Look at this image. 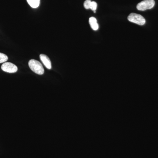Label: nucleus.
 <instances>
[{
  "label": "nucleus",
  "mask_w": 158,
  "mask_h": 158,
  "mask_svg": "<svg viewBox=\"0 0 158 158\" xmlns=\"http://www.w3.org/2000/svg\"><path fill=\"white\" fill-rule=\"evenodd\" d=\"M29 66L31 70L37 74L42 75L44 73L42 64L37 60L31 59L29 62Z\"/></svg>",
  "instance_id": "f257e3e1"
},
{
  "label": "nucleus",
  "mask_w": 158,
  "mask_h": 158,
  "mask_svg": "<svg viewBox=\"0 0 158 158\" xmlns=\"http://www.w3.org/2000/svg\"><path fill=\"white\" fill-rule=\"evenodd\" d=\"M128 20L131 22L135 23L139 25H144L146 23L145 19L142 15L136 13H132L128 17Z\"/></svg>",
  "instance_id": "f03ea898"
},
{
  "label": "nucleus",
  "mask_w": 158,
  "mask_h": 158,
  "mask_svg": "<svg viewBox=\"0 0 158 158\" xmlns=\"http://www.w3.org/2000/svg\"><path fill=\"white\" fill-rule=\"evenodd\" d=\"M155 4L154 0H144L137 6V9L140 11H145L153 8Z\"/></svg>",
  "instance_id": "7ed1b4c3"
},
{
  "label": "nucleus",
  "mask_w": 158,
  "mask_h": 158,
  "mask_svg": "<svg viewBox=\"0 0 158 158\" xmlns=\"http://www.w3.org/2000/svg\"><path fill=\"white\" fill-rule=\"evenodd\" d=\"M2 70L9 73H15L18 70L17 66L11 62H5L2 65Z\"/></svg>",
  "instance_id": "20e7f679"
},
{
  "label": "nucleus",
  "mask_w": 158,
  "mask_h": 158,
  "mask_svg": "<svg viewBox=\"0 0 158 158\" xmlns=\"http://www.w3.org/2000/svg\"><path fill=\"white\" fill-rule=\"evenodd\" d=\"M40 60L43 63L44 65L48 69H52V63L49 58L46 55L41 54L40 56Z\"/></svg>",
  "instance_id": "39448f33"
},
{
  "label": "nucleus",
  "mask_w": 158,
  "mask_h": 158,
  "mask_svg": "<svg viewBox=\"0 0 158 158\" xmlns=\"http://www.w3.org/2000/svg\"><path fill=\"white\" fill-rule=\"evenodd\" d=\"M89 23H90L91 28L94 31H97L98 29V25L97 23L96 19L94 17H90L89 19Z\"/></svg>",
  "instance_id": "423d86ee"
},
{
  "label": "nucleus",
  "mask_w": 158,
  "mask_h": 158,
  "mask_svg": "<svg viewBox=\"0 0 158 158\" xmlns=\"http://www.w3.org/2000/svg\"><path fill=\"white\" fill-rule=\"evenodd\" d=\"M28 3L33 8H37L39 7L40 0H27Z\"/></svg>",
  "instance_id": "0eeeda50"
},
{
  "label": "nucleus",
  "mask_w": 158,
  "mask_h": 158,
  "mask_svg": "<svg viewBox=\"0 0 158 158\" xmlns=\"http://www.w3.org/2000/svg\"><path fill=\"white\" fill-rule=\"evenodd\" d=\"M8 59V57L6 55L0 53V63L6 62Z\"/></svg>",
  "instance_id": "6e6552de"
},
{
  "label": "nucleus",
  "mask_w": 158,
  "mask_h": 158,
  "mask_svg": "<svg viewBox=\"0 0 158 158\" xmlns=\"http://www.w3.org/2000/svg\"><path fill=\"white\" fill-rule=\"evenodd\" d=\"M91 1L90 0H86L84 2V7L87 9H90L91 6Z\"/></svg>",
  "instance_id": "1a4fd4ad"
},
{
  "label": "nucleus",
  "mask_w": 158,
  "mask_h": 158,
  "mask_svg": "<svg viewBox=\"0 0 158 158\" xmlns=\"http://www.w3.org/2000/svg\"><path fill=\"white\" fill-rule=\"evenodd\" d=\"M97 8V4L96 2H91L90 9L93 10V11H94L96 10Z\"/></svg>",
  "instance_id": "9d476101"
}]
</instances>
